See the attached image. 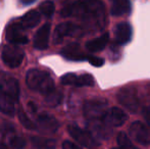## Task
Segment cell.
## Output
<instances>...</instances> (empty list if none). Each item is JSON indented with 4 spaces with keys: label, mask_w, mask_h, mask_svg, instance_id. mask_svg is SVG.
Segmentation results:
<instances>
[{
    "label": "cell",
    "mask_w": 150,
    "mask_h": 149,
    "mask_svg": "<svg viewBox=\"0 0 150 149\" xmlns=\"http://www.w3.org/2000/svg\"><path fill=\"white\" fill-rule=\"evenodd\" d=\"M60 14L63 18L75 16L97 29L104 28L105 10L101 0H76L67 4Z\"/></svg>",
    "instance_id": "1"
},
{
    "label": "cell",
    "mask_w": 150,
    "mask_h": 149,
    "mask_svg": "<svg viewBox=\"0 0 150 149\" xmlns=\"http://www.w3.org/2000/svg\"><path fill=\"white\" fill-rule=\"evenodd\" d=\"M27 86L31 90L47 95L54 90V82L47 73L39 70H30L26 75Z\"/></svg>",
    "instance_id": "2"
},
{
    "label": "cell",
    "mask_w": 150,
    "mask_h": 149,
    "mask_svg": "<svg viewBox=\"0 0 150 149\" xmlns=\"http://www.w3.org/2000/svg\"><path fill=\"white\" fill-rule=\"evenodd\" d=\"M108 102L105 99H90L83 106L84 115L89 121H99L107 112Z\"/></svg>",
    "instance_id": "3"
},
{
    "label": "cell",
    "mask_w": 150,
    "mask_h": 149,
    "mask_svg": "<svg viewBox=\"0 0 150 149\" xmlns=\"http://www.w3.org/2000/svg\"><path fill=\"white\" fill-rule=\"evenodd\" d=\"M117 101L131 112H136L140 107L137 90L132 87L122 88L117 93Z\"/></svg>",
    "instance_id": "4"
},
{
    "label": "cell",
    "mask_w": 150,
    "mask_h": 149,
    "mask_svg": "<svg viewBox=\"0 0 150 149\" xmlns=\"http://www.w3.org/2000/svg\"><path fill=\"white\" fill-rule=\"evenodd\" d=\"M129 134L134 141L141 145H150V128L140 121H134L130 126Z\"/></svg>",
    "instance_id": "5"
},
{
    "label": "cell",
    "mask_w": 150,
    "mask_h": 149,
    "mask_svg": "<svg viewBox=\"0 0 150 149\" xmlns=\"http://www.w3.org/2000/svg\"><path fill=\"white\" fill-rule=\"evenodd\" d=\"M2 60L9 68H18L23 62L25 53L21 48L13 45L4 46L2 50Z\"/></svg>",
    "instance_id": "6"
},
{
    "label": "cell",
    "mask_w": 150,
    "mask_h": 149,
    "mask_svg": "<svg viewBox=\"0 0 150 149\" xmlns=\"http://www.w3.org/2000/svg\"><path fill=\"white\" fill-rule=\"evenodd\" d=\"M67 131L76 141L85 147H96L99 145V142L96 141V139L93 137V135L89 131H85L78 126L69 125L67 127Z\"/></svg>",
    "instance_id": "7"
},
{
    "label": "cell",
    "mask_w": 150,
    "mask_h": 149,
    "mask_svg": "<svg viewBox=\"0 0 150 149\" xmlns=\"http://www.w3.org/2000/svg\"><path fill=\"white\" fill-rule=\"evenodd\" d=\"M0 91L18 101L20 97V85L14 78L9 77L5 73H0Z\"/></svg>",
    "instance_id": "8"
},
{
    "label": "cell",
    "mask_w": 150,
    "mask_h": 149,
    "mask_svg": "<svg viewBox=\"0 0 150 149\" xmlns=\"http://www.w3.org/2000/svg\"><path fill=\"white\" fill-rule=\"evenodd\" d=\"M83 34V30L79 26L71 22L59 24L54 32V40L56 43H60L64 38L67 37H79Z\"/></svg>",
    "instance_id": "9"
},
{
    "label": "cell",
    "mask_w": 150,
    "mask_h": 149,
    "mask_svg": "<svg viewBox=\"0 0 150 149\" xmlns=\"http://www.w3.org/2000/svg\"><path fill=\"white\" fill-rule=\"evenodd\" d=\"M128 119L127 113L119 107H112L107 109L101 121L108 127H120L124 125L125 121Z\"/></svg>",
    "instance_id": "10"
},
{
    "label": "cell",
    "mask_w": 150,
    "mask_h": 149,
    "mask_svg": "<svg viewBox=\"0 0 150 149\" xmlns=\"http://www.w3.org/2000/svg\"><path fill=\"white\" fill-rule=\"evenodd\" d=\"M23 28L20 23L10 25L6 31V40L10 43L13 44H27L29 42V39L26 35L23 34Z\"/></svg>",
    "instance_id": "11"
},
{
    "label": "cell",
    "mask_w": 150,
    "mask_h": 149,
    "mask_svg": "<svg viewBox=\"0 0 150 149\" xmlns=\"http://www.w3.org/2000/svg\"><path fill=\"white\" fill-rule=\"evenodd\" d=\"M37 124L39 129L46 132V133H55L59 127L57 119L47 112L41 113L38 117Z\"/></svg>",
    "instance_id": "12"
},
{
    "label": "cell",
    "mask_w": 150,
    "mask_h": 149,
    "mask_svg": "<svg viewBox=\"0 0 150 149\" xmlns=\"http://www.w3.org/2000/svg\"><path fill=\"white\" fill-rule=\"evenodd\" d=\"M132 38V28L126 22L120 23L115 29V41L117 45H125L129 43Z\"/></svg>",
    "instance_id": "13"
},
{
    "label": "cell",
    "mask_w": 150,
    "mask_h": 149,
    "mask_svg": "<svg viewBox=\"0 0 150 149\" xmlns=\"http://www.w3.org/2000/svg\"><path fill=\"white\" fill-rule=\"evenodd\" d=\"M50 35V24L46 23L37 31L34 38V47L36 49L44 50L48 47Z\"/></svg>",
    "instance_id": "14"
},
{
    "label": "cell",
    "mask_w": 150,
    "mask_h": 149,
    "mask_svg": "<svg viewBox=\"0 0 150 149\" xmlns=\"http://www.w3.org/2000/svg\"><path fill=\"white\" fill-rule=\"evenodd\" d=\"M61 55L64 56L67 59L75 60V61H82L87 60L88 55L84 54L81 50V47L78 43H71L67 45L61 50Z\"/></svg>",
    "instance_id": "15"
},
{
    "label": "cell",
    "mask_w": 150,
    "mask_h": 149,
    "mask_svg": "<svg viewBox=\"0 0 150 149\" xmlns=\"http://www.w3.org/2000/svg\"><path fill=\"white\" fill-rule=\"evenodd\" d=\"M110 1V13L113 16H122L131 11L130 0H109Z\"/></svg>",
    "instance_id": "16"
},
{
    "label": "cell",
    "mask_w": 150,
    "mask_h": 149,
    "mask_svg": "<svg viewBox=\"0 0 150 149\" xmlns=\"http://www.w3.org/2000/svg\"><path fill=\"white\" fill-rule=\"evenodd\" d=\"M109 41V35L108 33L101 35L100 37L95 38L93 40H90L89 42L86 43V49L90 52H99L105 48Z\"/></svg>",
    "instance_id": "17"
},
{
    "label": "cell",
    "mask_w": 150,
    "mask_h": 149,
    "mask_svg": "<svg viewBox=\"0 0 150 149\" xmlns=\"http://www.w3.org/2000/svg\"><path fill=\"white\" fill-rule=\"evenodd\" d=\"M41 20V16L36 10H31L27 12L21 20L20 24L24 29H33L37 26Z\"/></svg>",
    "instance_id": "18"
},
{
    "label": "cell",
    "mask_w": 150,
    "mask_h": 149,
    "mask_svg": "<svg viewBox=\"0 0 150 149\" xmlns=\"http://www.w3.org/2000/svg\"><path fill=\"white\" fill-rule=\"evenodd\" d=\"M14 102L16 101L12 98H10L8 95H6L3 92L0 91V112L12 117L14 114V112H16Z\"/></svg>",
    "instance_id": "19"
},
{
    "label": "cell",
    "mask_w": 150,
    "mask_h": 149,
    "mask_svg": "<svg viewBox=\"0 0 150 149\" xmlns=\"http://www.w3.org/2000/svg\"><path fill=\"white\" fill-rule=\"evenodd\" d=\"M91 131L94 134H96L98 137H100L101 139H108L110 137V135H112V131L110 130V127L106 126L104 123L102 121V124H98V123H94L90 125Z\"/></svg>",
    "instance_id": "20"
},
{
    "label": "cell",
    "mask_w": 150,
    "mask_h": 149,
    "mask_svg": "<svg viewBox=\"0 0 150 149\" xmlns=\"http://www.w3.org/2000/svg\"><path fill=\"white\" fill-rule=\"evenodd\" d=\"M31 142L36 149H54L56 142L53 139H47L43 137H31Z\"/></svg>",
    "instance_id": "21"
},
{
    "label": "cell",
    "mask_w": 150,
    "mask_h": 149,
    "mask_svg": "<svg viewBox=\"0 0 150 149\" xmlns=\"http://www.w3.org/2000/svg\"><path fill=\"white\" fill-rule=\"evenodd\" d=\"M62 97H63L62 93H61L60 91H57V90L54 89L46 95L45 102L48 106H50V107H55V106L59 105L61 103Z\"/></svg>",
    "instance_id": "22"
},
{
    "label": "cell",
    "mask_w": 150,
    "mask_h": 149,
    "mask_svg": "<svg viewBox=\"0 0 150 149\" xmlns=\"http://www.w3.org/2000/svg\"><path fill=\"white\" fill-rule=\"evenodd\" d=\"M117 142L120 145V147L124 149H138L132 143V141L129 139V137L125 132H120L117 138Z\"/></svg>",
    "instance_id": "23"
},
{
    "label": "cell",
    "mask_w": 150,
    "mask_h": 149,
    "mask_svg": "<svg viewBox=\"0 0 150 149\" xmlns=\"http://www.w3.org/2000/svg\"><path fill=\"white\" fill-rule=\"evenodd\" d=\"M94 85V78L89 74H84L81 76H77L75 82V86L77 87H85V86Z\"/></svg>",
    "instance_id": "24"
},
{
    "label": "cell",
    "mask_w": 150,
    "mask_h": 149,
    "mask_svg": "<svg viewBox=\"0 0 150 149\" xmlns=\"http://www.w3.org/2000/svg\"><path fill=\"white\" fill-rule=\"evenodd\" d=\"M40 10L41 12L47 18H51L54 13V10H55V5L52 1L50 0H46L43 3L40 5Z\"/></svg>",
    "instance_id": "25"
},
{
    "label": "cell",
    "mask_w": 150,
    "mask_h": 149,
    "mask_svg": "<svg viewBox=\"0 0 150 149\" xmlns=\"http://www.w3.org/2000/svg\"><path fill=\"white\" fill-rule=\"evenodd\" d=\"M18 119H20V121L22 123V125L24 126L26 129L28 130H34L37 128V126L35 125V124L33 123V121H31L30 119L28 117V115L26 114L24 112H23L22 109L18 110Z\"/></svg>",
    "instance_id": "26"
},
{
    "label": "cell",
    "mask_w": 150,
    "mask_h": 149,
    "mask_svg": "<svg viewBox=\"0 0 150 149\" xmlns=\"http://www.w3.org/2000/svg\"><path fill=\"white\" fill-rule=\"evenodd\" d=\"M9 144L12 149H24L27 145L25 138L21 136H11L9 137Z\"/></svg>",
    "instance_id": "27"
},
{
    "label": "cell",
    "mask_w": 150,
    "mask_h": 149,
    "mask_svg": "<svg viewBox=\"0 0 150 149\" xmlns=\"http://www.w3.org/2000/svg\"><path fill=\"white\" fill-rule=\"evenodd\" d=\"M77 79V75L75 74H65L60 78V81L63 85H74Z\"/></svg>",
    "instance_id": "28"
},
{
    "label": "cell",
    "mask_w": 150,
    "mask_h": 149,
    "mask_svg": "<svg viewBox=\"0 0 150 149\" xmlns=\"http://www.w3.org/2000/svg\"><path fill=\"white\" fill-rule=\"evenodd\" d=\"M87 60L90 62L92 66H97V68H99V66H103L104 64V59L101 57H96V56H88Z\"/></svg>",
    "instance_id": "29"
},
{
    "label": "cell",
    "mask_w": 150,
    "mask_h": 149,
    "mask_svg": "<svg viewBox=\"0 0 150 149\" xmlns=\"http://www.w3.org/2000/svg\"><path fill=\"white\" fill-rule=\"evenodd\" d=\"M1 132H2V134H3V136H10V137H11V135L14 133V127L11 124L5 123L3 125V127H2Z\"/></svg>",
    "instance_id": "30"
},
{
    "label": "cell",
    "mask_w": 150,
    "mask_h": 149,
    "mask_svg": "<svg viewBox=\"0 0 150 149\" xmlns=\"http://www.w3.org/2000/svg\"><path fill=\"white\" fill-rule=\"evenodd\" d=\"M62 149H82V148L80 146H78L77 144L67 140V141H64L62 143Z\"/></svg>",
    "instance_id": "31"
},
{
    "label": "cell",
    "mask_w": 150,
    "mask_h": 149,
    "mask_svg": "<svg viewBox=\"0 0 150 149\" xmlns=\"http://www.w3.org/2000/svg\"><path fill=\"white\" fill-rule=\"evenodd\" d=\"M143 117L146 119V121L148 123L149 128H150V106H147L143 109Z\"/></svg>",
    "instance_id": "32"
},
{
    "label": "cell",
    "mask_w": 150,
    "mask_h": 149,
    "mask_svg": "<svg viewBox=\"0 0 150 149\" xmlns=\"http://www.w3.org/2000/svg\"><path fill=\"white\" fill-rule=\"evenodd\" d=\"M20 1H21V3L24 4V5H31V4L34 3L36 0H20Z\"/></svg>",
    "instance_id": "33"
},
{
    "label": "cell",
    "mask_w": 150,
    "mask_h": 149,
    "mask_svg": "<svg viewBox=\"0 0 150 149\" xmlns=\"http://www.w3.org/2000/svg\"><path fill=\"white\" fill-rule=\"evenodd\" d=\"M29 106H30V108H31V110L32 112H36L37 110V108H36V105L33 103V102H29Z\"/></svg>",
    "instance_id": "34"
},
{
    "label": "cell",
    "mask_w": 150,
    "mask_h": 149,
    "mask_svg": "<svg viewBox=\"0 0 150 149\" xmlns=\"http://www.w3.org/2000/svg\"><path fill=\"white\" fill-rule=\"evenodd\" d=\"M0 149H7L6 145H4L3 143H0Z\"/></svg>",
    "instance_id": "35"
},
{
    "label": "cell",
    "mask_w": 150,
    "mask_h": 149,
    "mask_svg": "<svg viewBox=\"0 0 150 149\" xmlns=\"http://www.w3.org/2000/svg\"><path fill=\"white\" fill-rule=\"evenodd\" d=\"M112 149H124V148H122V147H115V148H112Z\"/></svg>",
    "instance_id": "36"
}]
</instances>
